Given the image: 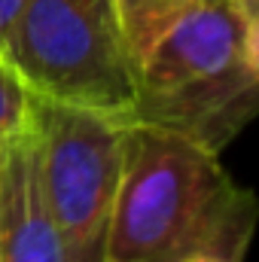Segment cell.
Listing matches in <instances>:
<instances>
[{
  "label": "cell",
  "mask_w": 259,
  "mask_h": 262,
  "mask_svg": "<svg viewBox=\"0 0 259 262\" xmlns=\"http://www.w3.org/2000/svg\"><path fill=\"white\" fill-rule=\"evenodd\" d=\"M25 0H0V61H3V49H6V37H9V28L18 15Z\"/></svg>",
  "instance_id": "9c48e42d"
},
{
  "label": "cell",
  "mask_w": 259,
  "mask_h": 262,
  "mask_svg": "<svg viewBox=\"0 0 259 262\" xmlns=\"http://www.w3.org/2000/svg\"><path fill=\"white\" fill-rule=\"evenodd\" d=\"M0 262H67L31 125L6 137L0 149Z\"/></svg>",
  "instance_id": "5b68a950"
},
{
  "label": "cell",
  "mask_w": 259,
  "mask_h": 262,
  "mask_svg": "<svg viewBox=\"0 0 259 262\" xmlns=\"http://www.w3.org/2000/svg\"><path fill=\"white\" fill-rule=\"evenodd\" d=\"M3 61L37 98L134 119L137 64L113 0H25Z\"/></svg>",
  "instance_id": "3957f363"
},
{
  "label": "cell",
  "mask_w": 259,
  "mask_h": 262,
  "mask_svg": "<svg viewBox=\"0 0 259 262\" xmlns=\"http://www.w3.org/2000/svg\"><path fill=\"white\" fill-rule=\"evenodd\" d=\"M259 116V70L235 0H195L137 64L131 122L171 128L223 152Z\"/></svg>",
  "instance_id": "7a4b0ae2"
},
{
  "label": "cell",
  "mask_w": 259,
  "mask_h": 262,
  "mask_svg": "<svg viewBox=\"0 0 259 262\" xmlns=\"http://www.w3.org/2000/svg\"><path fill=\"white\" fill-rule=\"evenodd\" d=\"M31 128L67 262H104L128 119L31 95Z\"/></svg>",
  "instance_id": "277c9868"
},
{
  "label": "cell",
  "mask_w": 259,
  "mask_h": 262,
  "mask_svg": "<svg viewBox=\"0 0 259 262\" xmlns=\"http://www.w3.org/2000/svg\"><path fill=\"white\" fill-rule=\"evenodd\" d=\"M31 125V92L21 76L0 61V140Z\"/></svg>",
  "instance_id": "52a82bcc"
},
{
  "label": "cell",
  "mask_w": 259,
  "mask_h": 262,
  "mask_svg": "<svg viewBox=\"0 0 259 262\" xmlns=\"http://www.w3.org/2000/svg\"><path fill=\"white\" fill-rule=\"evenodd\" d=\"M119 12V25L125 34L134 64L153 49V43L192 6L195 0H113Z\"/></svg>",
  "instance_id": "8992f818"
},
{
  "label": "cell",
  "mask_w": 259,
  "mask_h": 262,
  "mask_svg": "<svg viewBox=\"0 0 259 262\" xmlns=\"http://www.w3.org/2000/svg\"><path fill=\"white\" fill-rule=\"evenodd\" d=\"M259 198L220 156L149 122H128L104 262H244Z\"/></svg>",
  "instance_id": "6da1fadb"
},
{
  "label": "cell",
  "mask_w": 259,
  "mask_h": 262,
  "mask_svg": "<svg viewBox=\"0 0 259 262\" xmlns=\"http://www.w3.org/2000/svg\"><path fill=\"white\" fill-rule=\"evenodd\" d=\"M247 21V58L259 70V0H235Z\"/></svg>",
  "instance_id": "ba28073f"
},
{
  "label": "cell",
  "mask_w": 259,
  "mask_h": 262,
  "mask_svg": "<svg viewBox=\"0 0 259 262\" xmlns=\"http://www.w3.org/2000/svg\"><path fill=\"white\" fill-rule=\"evenodd\" d=\"M192 262H220V259H192Z\"/></svg>",
  "instance_id": "30bf717a"
},
{
  "label": "cell",
  "mask_w": 259,
  "mask_h": 262,
  "mask_svg": "<svg viewBox=\"0 0 259 262\" xmlns=\"http://www.w3.org/2000/svg\"><path fill=\"white\" fill-rule=\"evenodd\" d=\"M0 149H3V140H0Z\"/></svg>",
  "instance_id": "8fae6325"
}]
</instances>
